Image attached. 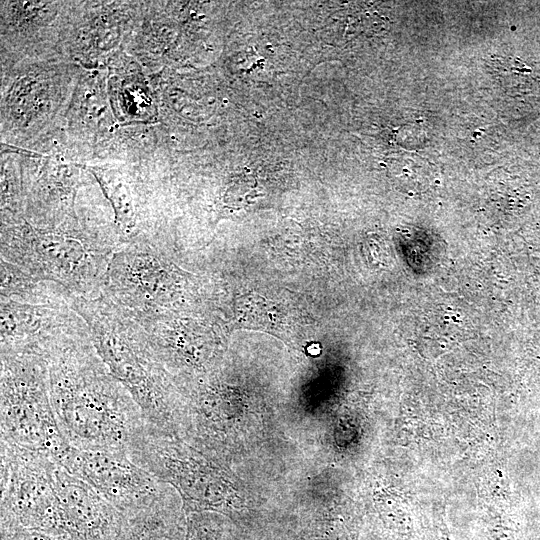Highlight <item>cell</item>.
Listing matches in <instances>:
<instances>
[{"label":"cell","mask_w":540,"mask_h":540,"mask_svg":"<svg viewBox=\"0 0 540 540\" xmlns=\"http://www.w3.org/2000/svg\"><path fill=\"white\" fill-rule=\"evenodd\" d=\"M47 365L52 408L69 445L129 454L132 441L146 422L90 336L55 350Z\"/></svg>","instance_id":"cell-1"},{"label":"cell","mask_w":540,"mask_h":540,"mask_svg":"<svg viewBox=\"0 0 540 540\" xmlns=\"http://www.w3.org/2000/svg\"><path fill=\"white\" fill-rule=\"evenodd\" d=\"M70 307L86 323L97 353L130 393L145 422L177 435L181 393L138 321L103 294L74 297Z\"/></svg>","instance_id":"cell-2"},{"label":"cell","mask_w":540,"mask_h":540,"mask_svg":"<svg viewBox=\"0 0 540 540\" xmlns=\"http://www.w3.org/2000/svg\"><path fill=\"white\" fill-rule=\"evenodd\" d=\"M118 247L114 228L97 229L79 221L55 228L36 227L26 220L1 225L0 259L61 285L76 297L101 295Z\"/></svg>","instance_id":"cell-3"},{"label":"cell","mask_w":540,"mask_h":540,"mask_svg":"<svg viewBox=\"0 0 540 540\" xmlns=\"http://www.w3.org/2000/svg\"><path fill=\"white\" fill-rule=\"evenodd\" d=\"M132 316L190 313L201 301L200 282L165 243L149 238L114 252L102 293Z\"/></svg>","instance_id":"cell-4"},{"label":"cell","mask_w":540,"mask_h":540,"mask_svg":"<svg viewBox=\"0 0 540 540\" xmlns=\"http://www.w3.org/2000/svg\"><path fill=\"white\" fill-rule=\"evenodd\" d=\"M129 456L158 481L173 487L187 511L226 512L238 506L230 474L177 435L145 423L129 447Z\"/></svg>","instance_id":"cell-5"},{"label":"cell","mask_w":540,"mask_h":540,"mask_svg":"<svg viewBox=\"0 0 540 540\" xmlns=\"http://www.w3.org/2000/svg\"><path fill=\"white\" fill-rule=\"evenodd\" d=\"M0 356L1 440L57 462L70 445L52 408L47 360L24 354Z\"/></svg>","instance_id":"cell-6"},{"label":"cell","mask_w":540,"mask_h":540,"mask_svg":"<svg viewBox=\"0 0 540 540\" xmlns=\"http://www.w3.org/2000/svg\"><path fill=\"white\" fill-rule=\"evenodd\" d=\"M1 515L28 528L75 534L58 500L55 461L50 457L0 440Z\"/></svg>","instance_id":"cell-7"},{"label":"cell","mask_w":540,"mask_h":540,"mask_svg":"<svg viewBox=\"0 0 540 540\" xmlns=\"http://www.w3.org/2000/svg\"><path fill=\"white\" fill-rule=\"evenodd\" d=\"M56 463L123 514L151 507L171 494L170 486L141 468L126 452L70 446Z\"/></svg>","instance_id":"cell-8"},{"label":"cell","mask_w":540,"mask_h":540,"mask_svg":"<svg viewBox=\"0 0 540 540\" xmlns=\"http://www.w3.org/2000/svg\"><path fill=\"white\" fill-rule=\"evenodd\" d=\"M133 317L177 388L190 376L209 373L223 352L222 337L214 324L201 316L162 313Z\"/></svg>","instance_id":"cell-9"},{"label":"cell","mask_w":540,"mask_h":540,"mask_svg":"<svg viewBox=\"0 0 540 540\" xmlns=\"http://www.w3.org/2000/svg\"><path fill=\"white\" fill-rule=\"evenodd\" d=\"M0 354L47 358L58 348L90 336L70 305H35L0 298Z\"/></svg>","instance_id":"cell-10"},{"label":"cell","mask_w":540,"mask_h":540,"mask_svg":"<svg viewBox=\"0 0 540 540\" xmlns=\"http://www.w3.org/2000/svg\"><path fill=\"white\" fill-rule=\"evenodd\" d=\"M52 476L58 500L73 531L88 540H116L124 515L57 463Z\"/></svg>","instance_id":"cell-11"},{"label":"cell","mask_w":540,"mask_h":540,"mask_svg":"<svg viewBox=\"0 0 540 540\" xmlns=\"http://www.w3.org/2000/svg\"><path fill=\"white\" fill-rule=\"evenodd\" d=\"M0 261L1 298L35 305H70L75 297L61 285L35 277L3 259Z\"/></svg>","instance_id":"cell-12"}]
</instances>
